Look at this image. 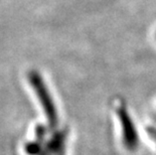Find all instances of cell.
Segmentation results:
<instances>
[{"instance_id":"cell-1","label":"cell","mask_w":156,"mask_h":155,"mask_svg":"<svg viewBox=\"0 0 156 155\" xmlns=\"http://www.w3.org/2000/svg\"><path fill=\"white\" fill-rule=\"evenodd\" d=\"M28 81L30 83L32 89L35 94L38 96L39 102H41L42 108L45 112L46 118L51 124V126H56L58 123V114L55 108V104L51 100V95L46 88V85L42 80L41 74L36 71H31L28 72Z\"/></svg>"},{"instance_id":"cell-2","label":"cell","mask_w":156,"mask_h":155,"mask_svg":"<svg viewBox=\"0 0 156 155\" xmlns=\"http://www.w3.org/2000/svg\"><path fill=\"white\" fill-rule=\"evenodd\" d=\"M122 122H123V128H124V138L125 142L129 147L133 148L137 143V136H136L135 129L132 125L131 121L129 120L127 114H122Z\"/></svg>"}]
</instances>
